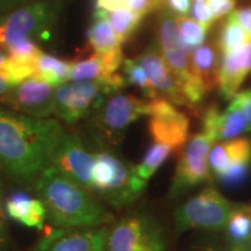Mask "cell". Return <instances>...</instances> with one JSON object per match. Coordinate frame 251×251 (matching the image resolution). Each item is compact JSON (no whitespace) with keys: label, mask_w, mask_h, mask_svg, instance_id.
I'll use <instances>...</instances> for the list:
<instances>
[{"label":"cell","mask_w":251,"mask_h":251,"mask_svg":"<svg viewBox=\"0 0 251 251\" xmlns=\"http://www.w3.org/2000/svg\"><path fill=\"white\" fill-rule=\"evenodd\" d=\"M215 141L205 133L193 134L179 153L172 178L171 196L179 197L212 179L208 156Z\"/></svg>","instance_id":"9"},{"label":"cell","mask_w":251,"mask_h":251,"mask_svg":"<svg viewBox=\"0 0 251 251\" xmlns=\"http://www.w3.org/2000/svg\"><path fill=\"white\" fill-rule=\"evenodd\" d=\"M157 47L176 79L179 81L188 108L196 107L208 92L192 74L188 48L181 39L176 15L166 8H162L158 15Z\"/></svg>","instance_id":"4"},{"label":"cell","mask_w":251,"mask_h":251,"mask_svg":"<svg viewBox=\"0 0 251 251\" xmlns=\"http://www.w3.org/2000/svg\"><path fill=\"white\" fill-rule=\"evenodd\" d=\"M194 1H196V2H205L206 0H194Z\"/></svg>","instance_id":"41"},{"label":"cell","mask_w":251,"mask_h":251,"mask_svg":"<svg viewBox=\"0 0 251 251\" xmlns=\"http://www.w3.org/2000/svg\"><path fill=\"white\" fill-rule=\"evenodd\" d=\"M234 13L238 23L243 27V29L247 31L249 37H251V7L234 9Z\"/></svg>","instance_id":"35"},{"label":"cell","mask_w":251,"mask_h":251,"mask_svg":"<svg viewBox=\"0 0 251 251\" xmlns=\"http://www.w3.org/2000/svg\"><path fill=\"white\" fill-rule=\"evenodd\" d=\"M207 6L211 9L213 19L219 20L234 11L235 0H207Z\"/></svg>","instance_id":"31"},{"label":"cell","mask_w":251,"mask_h":251,"mask_svg":"<svg viewBox=\"0 0 251 251\" xmlns=\"http://www.w3.org/2000/svg\"><path fill=\"white\" fill-rule=\"evenodd\" d=\"M4 51L17 64L33 67L36 57L42 52V49L36 43V40L21 39L6 47Z\"/></svg>","instance_id":"27"},{"label":"cell","mask_w":251,"mask_h":251,"mask_svg":"<svg viewBox=\"0 0 251 251\" xmlns=\"http://www.w3.org/2000/svg\"><path fill=\"white\" fill-rule=\"evenodd\" d=\"M126 7L146 17L153 11L163 8V0H126Z\"/></svg>","instance_id":"29"},{"label":"cell","mask_w":251,"mask_h":251,"mask_svg":"<svg viewBox=\"0 0 251 251\" xmlns=\"http://www.w3.org/2000/svg\"><path fill=\"white\" fill-rule=\"evenodd\" d=\"M87 41L94 52L100 55L121 51V42L109 24L103 9L96 8L93 20L87 30Z\"/></svg>","instance_id":"20"},{"label":"cell","mask_w":251,"mask_h":251,"mask_svg":"<svg viewBox=\"0 0 251 251\" xmlns=\"http://www.w3.org/2000/svg\"><path fill=\"white\" fill-rule=\"evenodd\" d=\"M8 235L6 227V213L4 209V202L1 198V178H0V248L7 244Z\"/></svg>","instance_id":"36"},{"label":"cell","mask_w":251,"mask_h":251,"mask_svg":"<svg viewBox=\"0 0 251 251\" xmlns=\"http://www.w3.org/2000/svg\"><path fill=\"white\" fill-rule=\"evenodd\" d=\"M56 86L29 77L15 84L0 97V105L15 113L33 118H50L54 114Z\"/></svg>","instance_id":"10"},{"label":"cell","mask_w":251,"mask_h":251,"mask_svg":"<svg viewBox=\"0 0 251 251\" xmlns=\"http://www.w3.org/2000/svg\"><path fill=\"white\" fill-rule=\"evenodd\" d=\"M250 71L251 39L241 48L222 55L218 76L220 94L226 100L233 99Z\"/></svg>","instance_id":"16"},{"label":"cell","mask_w":251,"mask_h":251,"mask_svg":"<svg viewBox=\"0 0 251 251\" xmlns=\"http://www.w3.org/2000/svg\"><path fill=\"white\" fill-rule=\"evenodd\" d=\"M126 0H97L96 8L105 9V11H113V9H118L126 7Z\"/></svg>","instance_id":"37"},{"label":"cell","mask_w":251,"mask_h":251,"mask_svg":"<svg viewBox=\"0 0 251 251\" xmlns=\"http://www.w3.org/2000/svg\"><path fill=\"white\" fill-rule=\"evenodd\" d=\"M191 70L207 92L218 86L220 59L216 50L209 45H202L192 50L190 55Z\"/></svg>","instance_id":"21"},{"label":"cell","mask_w":251,"mask_h":251,"mask_svg":"<svg viewBox=\"0 0 251 251\" xmlns=\"http://www.w3.org/2000/svg\"><path fill=\"white\" fill-rule=\"evenodd\" d=\"M196 251H228V248L219 246V244H208V246L197 248Z\"/></svg>","instance_id":"39"},{"label":"cell","mask_w":251,"mask_h":251,"mask_svg":"<svg viewBox=\"0 0 251 251\" xmlns=\"http://www.w3.org/2000/svg\"><path fill=\"white\" fill-rule=\"evenodd\" d=\"M65 133L52 118H33L0 107V168L15 183L33 187Z\"/></svg>","instance_id":"1"},{"label":"cell","mask_w":251,"mask_h":251,"mask_svg":"<svg viewBox=\"0 0 251 251\" xmlns=\"http://www.w3.org/2000/svg\"><path fill=\"white\" fill-rule=\"evenodd\" d=\"M251 37L243 29L240 23L235 17L234 11L226 18L224 25H222L221 31H220L218 47L222 55L229 54L238 48H241L244 43H247Z\"/></svg>","instance_id":"25"},{"label":"cell","mask_w":251,"mask_h":251,"mask_svg":"<svg viewBox=\"0 0 251 251\" xmlns=\"http://www.w3.org/2000/svg\"><path fill=\"white\" fill-rule=\"evenodd\" d=\"M247 131H251V126L236 103L230 101L224 112L216 105L209 106L202 115V133L214 141L234 140Z\"/></svg>","instance_id":"15"},{"label":"cell","mask_w":251,"mask_h":251,"mask_svg":"<svg viewBox=\"0 0 251 251\" xmlns=\"http://www.w3.org/2000/svg\"><path fill=\"white\" fill-rule=\"evenodd\" d=\"M242 158H251V140L248 137H236L216 143L208 156L212 178L221 174L231 163Z\"/></svg>","instance_id":"18"},{"label":"cell","mask_w":251,"mask_h":251,"mask_svg":"<svg viewBox=\"0 0 251 251\" xmlns=\"http://www.w3.org/2000/svg\"><path fill=\"white\" fill-rule=\"evenodd\" d=\"M12 86H13V84L8 80V78H6L4 75L0 74V97L5 92H7Z\"/></svg>","instance_id":"38"},{"label":"cell","mask_w":251,"mask_h":251,"mask_svg":"<svg viewBox=\"0 0 251 251\" xmlns=\"http://www.w3.org/2000/svg\"><path fill=\"white\" fill-rule=\"evenodd\" d=\"M163 8L169 9L177 17H184L190 12L191 0H163Z\"/></svg>","instance_id":"32"},{"label":"cell","mask_w":251,"mask_h":251,"mask_svg":"<svg viewBox=\"0 0 251 251\" xmlns=\"http://www.w3.org/2000/svg\"><path fill=\"white\" fill-rule=\"evenodd\" d=\"M224 231L228 250L251 246V205H234Z\"/></svg>","instance_id":"19"},{"label":"cell","mask_w":251,"mask_h":251,"mask_svg":"<svg viewBox=\"0 0 251 251\" xmlns=\"http://www.w3.org/2000/svg\"><path fill=\"white\" fill-rule=\"evenodd\" d=\"M148 99L143 100L122 90L106 96L98 108L86 119V128L91 140L99 149L117 148L124 140L128 128L147 115Z\"/></svg>","instance_id":"3"},{"label":"cell","mask_w":251,"mask_h":251,"mask_svg":"<svg viewBox=\"0 0 251 251\" xmlns=\"http://www.w3.org/2000/svg\"><path fill=\"white\" fill-rule=\"evenodd\" d=\"M234 203L222 196L215 186L202 188L196 196L175 211V226L178 233L190 229L208 231L225 230Z\"/></svg>","instance_id":"7"},{"label":"cell","mask_w":251,"mask_h":251,"mask_svg":"<svg viewBox=\"0 0 251 251\" xmlns=\"http://www.w3.org/2000/svg\"><path fill=\"white\" fill-rule=\"evenodd\" d=\"M228 251H251V246L242 247V248H238V249H235V250H228Z\"/></svg>","instance_id":"40"},{"label":"cell","mask_w":251,"mask_h":251,"mask_svg":"<svg viewBox=\"0 0 251 251\" xmlns=\"http://www.w3.org/2000/svg\"><path fill=\"white\" fill-rule=\"evenodd\" d=\"M63 8V0H35L0 18V49L21 39L36 40L49 34Z\"/></svg>","instance_id":"5"},{"label":"cell","mask_w":251,"mask_h":251,"mask_svg":"<svg viewBox=\"0 0 251 251\" xmlns=\"http://www.w3.org/2000/svg\"><path fill=\"white\" fill-rule=\"evenodd\" d=\"M33 1L35 0H0V18Z\"/></svg>","instance_id":"34"},{"label":"cell","mask_w":251,"mask_h":251,"mask_svg":"<svg viewBox=\"0 0 251 251\" xmlns=\"http://www.w3.org/2000/svg\"><path fill=\"white\" fill-rule=\"evenodd\" d=\"M192 15L194 20L198 24L201 25L206 30H208L212 27L213 23H214L211 9H209V7L205 2H194L192 6Z\"/></svg>","instance_id":"30"},{"label":"cell","mask_w":251,"mask_h":251,"mask_svg":"<svg viewBox=\"0 0 251 251\" xmlns=\"http://www.w3.org/2000/svg\"><path fill=\"white\" fill-rule=\"evenodd\" d=\"M71 64L72 61L42 51L33 64V77L45 80L54 86H58L69 81Z\"/></svg>","instance_id":"22"},{"label":"cell","mask_w":251,"mask_h":251,"mask_svg":"<svg viewBox=\"0 0 251 251\" xmlns=\"http://www.w3.org/2000/svg\"><path fill=\"white\" fill-rule=\"evenodd\" d=\"M108 229L56 228L48 230L30 251H106Z\"/></svg>","instance_id":"13"},{"label":"cell","mask_w":251,"mask_h":251,"mask_svg":"<svg viewBox=\"0 0 251 251\" xmlns=\"http://www.w3.org/2000/svg\"><path fill=\"white\" fill-rule=\"evenodd\" d=\"M176 21H177L178 28H179L181 39H183L184 43L186 45L188 49L194 50L198 47L203 45L207 30L201 25L198 24L193 19L188 18L187 15L177 17L176 18Z\"/></svg>","instance_id":"28"},{"label":"cell","mask_w":251,"mask_h":251,"mask_svg":"<svg viewBox=\"0 0 251 251\" xmlns=\"http://www.w3.org/2000/svg\"><path fill=\"white\" fill-rule=\"evenodd\" d=\"M33 190L46 207L47 220L56 228H97L112 221L111 213L89 190L50 165Z\"/></svg>","instance_id":"2"},{"label":"cell","mask_w":251,"mask_h":251,"mask_svg":"<svg viewBox=\"0 0 251 251\" xmlns=\"http://www.w3.org/2000/svg\"><path fill=\"white\" fill-rule=\"evenodd\" d=\"M106 251H166V241L155 218L131 214L108 229Z\"/></svg>","instance_id":"8"},{"label":"cell","mask_w":251,"mask_h":251,"mask_svg":"<svg viewBox=\"0 0 251 251\" xmlns=\"http://www.w3.org/2000/svg\"><path fill=\"white\" fill-rule=\"evenodd\" d=\"M174 152L176 151L171 147L163 143L153 142L147 149L142 161L137 165H135V171H136L137 177L141 180H143L144 183H148V180L152 177L153 174L161 168L163 163Z\"/></svg>","instance_id":"24"},{"label":"cell","mask_w":251,"mask_h":251,"mask_svg":"<svg viewBox=\"0 0 251 251\" xmlns=\"http://www.w3.org/2000/svg\"><path fill=\"white\" fill-rule=\"evenodd\" d=\"M147 115L149 117V134L153 142L166 144L175 151L183 148L190 130V119L185 113L178 111L169 100L158 97L148 99Z\"/></svg>","instance_id":"11"},{"label":"cell","mask_w":251,"mask_h":251,"mask_svg":"<svg viewBox=\"0 0 251 251\" xmlns=\"http://www.w3.org/2000/svg\"><path fill=\"white\" fill-rule=\"evenodd\" d=\"M94 162L96 153L87 148L80 135L65 131L56 147L49 165L91 192Z\"/></svg>","instance_id":"12"},{"label":"cell","mask_w":251,"mask_h":251,"mask_svg":"<svg viewBox=\"0 0 251 251\" xmlns=\"http://www.w3.org/2000/svg\"><path fill=\"white\" fill-rule=\"evenodd\" d=\"M135 59L143 68L157 96L169 100L174 105L188 107L187 99L179 81L176 79L174 74L169 69L158 47L156 45L150 46Z\"/></svg>","instance_id":"14"},{"label":"cell","mask_w":251,"mask_h":251,"mask_svg":"<svg viewBox=\"0 0 251 251\" xmlns=\"http://www.w3.org/2000/svg\"><path fill=\"white\" fill-rule=\"evenodd\" d=\"M105 11V9H103ZM109 24L117 34L119 41L122 43L127 42L139 29L141 21L144 17L135 13L127 7H122L113 11H105Z\"/></svg>","instance_id":"23"},{"label":"cell","mask_w":251,"mask_h":251,"mask_svg":"<svg viewBox=\"0 0 251 251\" xmlns=\"http://www.w3.org/2000/svg\"><path fill=\"white\" fill-rule=\"evenodd\" d=\"M230 101L236 103L238 107L242 109L251 126V89L237 92Z\"/></svg>","instance_id":"33"},{"label":"cell","mask_w":251,"mask_h":251,"mask_svg":"<svg viewBox=\"0 0 251 251\" xmlns=\"http://www.w3.org/2000/svg\"><path fill=\"white\" fill-rule=\"evenodd\" d=\"M6 216L28 228H45L47 211L43 202L27 191L15 190L4 200Z\"/></svg>","instance_id":"17"},{"label":"cell","mask_w":251,"mask_h":251,"mask_svg":"<svg viewBox=\"0 0 251 251\" xmlns=\"http://www.w3.org/2000/svg\"><path fill=\"white\" fill-rule=\"evenodd\" d=\"M124 87L103 80H69L56 86L54 114L72 126L87 119L98 108L106 96Z\"/></svg>","instance_id":"6"},{"label":"cell","mask_w":251,"mask_h":251,"mask_svg":"<svg viewBox=\"0 0 251 251\" xmlns=\"http://www.w3.org/2000/svg\"><path fill=\"white\" fill-rule=\"evenodd\" d=\"M122 76H124L126 84L128 85L135 86L137 89L142 91L143 96L147 99H155L158 98L156 91L153 90V87L147 77L146 72H144L143 68L137 63L136 59H124L122 63Z\"/></svg>","instance_id":"26"}]
</instances>
